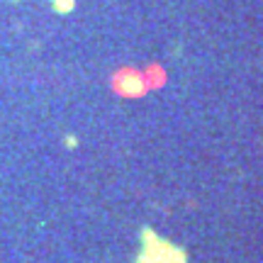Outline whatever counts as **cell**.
I'll return each instance as SVG.
<instances>
[{
    "instance_id": "1",
    "label": "cell",
    "mask_w": 263,
    "mask_h": 263,
    "mask_svg": "<svg viewBox=\"0 0 263 263\" xmlns=\"http://www.w3.org/2000/svg\"><path fill=\"white\" fill-rule=\"evenodd\" d=\"M137 263H188V254L180 246L161 239L154 229H144Z\"/></svg>"
},
{
    "instance_id": "2",
    "label": "cell",
    "mask_w": 263,
    "mask_h": 263,
    "mask_svg": "<svg viewBox=\"0 0 263 263\" xmlns=\"http://www.w3.org/2000/svg\"><path fill=\"white\" fill-rule=\"evenodd\" d=\"M51 8L57 10L59 15H68L76 8V0H51Z\"/></svg>"
}]
</instances>
